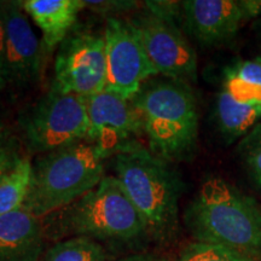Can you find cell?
<instances>
[{
	"mask_svg": "<svg viewBox=\"0 0 261 261\" xmlns=\"http://www.w3.org/2000/svg\"><path fill=\"white\" fill-rule=\"evenodd\" d=\"M32 173L31 159L22 156L14 167L0 179V217L24 205L31 188Z\"/></svg>",
	"mask_w": 261,
	"mask_h": 261,
	"instance_id": "e0dca14e",
	"label": "cell"
},
{
	"mask_svg": "<svg viewBox=\"0 0 261 261\" xmlns=\"http://www.w3.org/2000/svg\"><path fill=\"white\" fill-rule=\"evenodd\" d=\"M107 56V90L132 99L142 85L155 76L136 28L129 21L109 17L104 28Z\"/></svg>",
	"mask_w": 261,
	"mask_h": 261,
	"instance_id": "ba28073f",
	"label": "cell"
},
{
	"mask_svg": "<svg viewBox=\"0 0 261 261\" xmlns=\"http://www.w3.org/2000/svg\"><path fill=\"white\" fill-rule=\"evenodd\" d=\"M117 261H163L161 257L151 253H138V254H132V255H128L126 257H122V259Z\"/></svg>",
	"mask_w": 261,
	"mask_h": 261,
	"instance_id": "d4e9b609",
	"label": "cell"
},
{
	"mask_svg": "<svg viewBox=\"0 0 261 261\" xmlns=\"http://www.w3.org/2000/svg\"><path fill=\"white\" fill-rule=\"evenodd\" d=\"M132 103L142 119L149 150L166 162L194 156L198 142L197 100L190 85L172 79H149Z\"/></svg>",
	"mask_w": 261,
	"mask_h": 261,
	"instance_id": "3957f363",
	"label": "cell"
},
{
	"mask_svg": "<svg viewBox=\"0 0 261 261\" xmlns=\"http://www.w3.org/2000/svg\"><path fill=\"white\" fill-rule=\"evenodd\" d=\"M175 261H255L218 244L194 242L182 250Z\"/></svg>",
	"mask_w": 261,
	"mask_h": 261,
	"instance_id": "ffe728a7",
	"label": "cell"
},
{
	"mask_svg": "<svg viewBox=\"0 0 261 261\" xmlns=\"http://www.w3.org/2000/svg\"><path fill=\"white\" fill-rule=\"evenodd\" d=\"M108 80L104 34L71 32L58 46L52 85L87 98L106 90Z\"/></svg>",
	"mask_w": 261,
	"mask_h": 261,
	"instance_id": "52a82bcc",
	"label": "cell"
},
{
	"mask_svg": "<svg viewBox=\"0 0 261 261\" xmlns=\"http://www.w3.org/2000/svg\"><path fill=\"white\" fill-rule=\"evenodd\" d=\"M238 154L249 177L261 188V121L241 139Z\"/></svg>",
	"mask_w": 261,
	"mask_h": 261,
	"instance_id": "d6986e66",
	"label": "cell"
},
{
	"mask_svg": "<svg viewBox=\"0 0 261 261\" xmlns=\"http://www.w3.org/2000/svg\"><path fill=\"white\" fill-rule=\"evenodd\" d=\"M22 8L42 33V51L51 52L73 32L84 0H24Z\"/></svg>",
	"mask_w": 261,
	"mask_h": 261,
	"instance_id": "5bb4252c",
	"label": "cell"
},
{
	"mask_svg": "<svg viewBox=\"0 0 261 261\" xmlns=\"http://www.w3.org/2000/svg\"><path fill=\"white\" fill-rule=\"evenodd\" d=\"M144 6L149 14L162 21L178 25L182 23V2H145Z\"/></svg>",
	"mask_w": 261,
	"mask_h": 261,
	"instance_id": "7402d4cb",
	"label": "cell"
},
{
	"mask_svg": "<svg viewBox=\"0 0 261 261\" xmlns=\"http://www.w3.org/2000/svg\"><path fill=\"white\" fill-rule=\"evenodd\" d=\"M115 177L144 220L148 234L160 242L172 240L179 226L182 182L178 173L138 140L112 158Z\"/></svg>",
	"mask_w": 261,
	"mask_h": 261,
	"instance_id": "7a4b0ae2",
	"label": "cell"
},
{
	"mask_svg": "<svg viewBox=\"0 0 261 261\" xmlns=\"http://www.w3.org/2000/svg\"><path fill=\"white\" fill-rule=\"evenodd\" d=\"M196 242L218 244L261 261V210L220 177L202 182L184 214Z\"/></svg>",
	"mask_w": 261,
	"mask_h": 261,
	"instance_id": "6da1fadb",
	"label": "cell"
},
{
	"mask_svg": "<svg viewBox=\"0 0 261 261\" xmlns=\"http://www.w3.org/2000/svg\"><path fill=\"white\" fill-rule=\"evenodd\" d=\"M102 244L87 237H71L61 241L41 254L39 261H107Z\"/></svg>",
	"mask_w": 261,
	"mask_h": 261,
	"instance_id": "ac0fdd59",
	"label": "cell"
},
{
	"mask_svg": "<svg viewBox=\"0 0 261 261\" xmlns=\"http://www.w3.org/2000/svg\"><path fill=\"white\" fill-rule=\"evenodd\" d=\"M253 18L248 0L182 2V24L204 46L230 41L244 22Z\"/></svg>",
	"mask_w": 261,
	"mask_h": 261,
	"instance_id": "7c38bea8",
	"label": "cell"
},
{
	"mask_svg": "<svg viewBox=\"0 0 261 261\" xmlns=\"http://www.w3.org/2000/svg\"><path fill=\"white\" fill-rule=\"evenodd\" d=\"M215 119L221 136L233 142L243 138L261 121V106L240 102L221 89L215 104Z\"/></svg>",
	"mask_w": 261,
	"mask_h": 261,
	"instance_id": "9a60e30c",
	"label": "cell"
},
{
	"mask_svg": "<svg viewBox=\"0 0 261 261\" xmlns=\"http://www.w3.org/2000/svg\"><path fill=\"white\" fill-rule=\"evenodd\" d=\"M28 150L44 155L89 138V115L85 98L67 93L51 85L19 119Z\"/></svg>",
	"mask_w": 261,
	"mask_h": 261,
	"instance_id": "8992f818",
	"label": "cell"
},
{
	"mask_svg": "<svg viewBox=\"0 0 261 261\" xmlns=\"http://www.w3.org/2000/svg\"><path fill=\"white\" fill-rule=\"evenodd\" d=\"M44 230L25 205L0 217V261H39Z\"/></svg>",
	"mask_w": 261,
	"mask_h": 261,
	"instance_id": "4fadbf2b",
	"label": "cell"
},
{
	"mask_svg": "<svg viewBox=\"0 0 261 261\" xmlns=\"http://www.w3.org/2000/svg\"><path fill=\"white\" fill-rule=\"evenodd\" d=\"M6 138H9V133L8 130H6L5 123L3 122L2 119H0V142H3V140Z\"/></svg>",
	"mask_w": 261,
	"mask_h": 261,
	"instance_id": "484cf974",
	"label": "cell"
},
{
	"mask_svg": "<svg viewBox=\"0 0 261 261\" xmlns=\"http://www.w3.org/2000/svg\"><path fill=\"white\" fill-rule=\"evenodd\" d=\"M136 28L156 75L190 84L197 80V56L178 25L148 11L128 19Z\"/></svg>",
	"mask_w": 261,
	"mask_h": 261,
	"instance_id": "9c48e42d",
	"label": "cell"
},
{
	"mask_svg": "<svg viewBox=\"0 0 261 261\" xmlns=\"http://www.w3.org/2000/svg\"><path fill=\"white\" fill-rule=\"evenodd\" d=\"M0 4L4 14L6 84L25 86L34 83L40 74L42 45L21 2H0Z\"/></svg>",
	"mask_w": 261,
	"mask_h": 261,
	"instance_id": "8fae6325",
	"label": "cell"
},
{
	"mask_svg": "<svg viewBox=\"0 0 261 261\" xmlns=\"http://www.w3.org/2000/svg\"><path fill=\"white\" fill-rule=\"evenodd\" d=\"M89 115V142L99 145L110 155L116 154L122 146L136 142L143 133L142 119L132 99L113 91L85 98Z\"/></svg>",
	"mask_w": 261,
	"mask_h": 261,
	"instance_id": "30bf717a",
	"label": "cell"
},
{
	"mask_svg": "<svg viewBox=\"0 0 261 261\" xmlns=\"http://www.w3.org/2000/svg\"><path fill=\"white\" fill-rule=\"evenodd\" d=\"M61 233L93 241L128 243L148 234L145 223L115 175L68 205L58 217Z\"/></svg>",
	"mask_w": 261,
	"mask_h": 261,
	"instance_id": "5b68a950",
	"label": "cell"
},
{
	"mask_svg": "<svg viewBox=\"0 0 261 261\" xmlns=\"http://www.w3.org/2000/svg\"><path fill=\"white\" fill-rule=\"evenodd\" d=\"M22 156L14 139L6 138L0 142V179L11 169Z\"/></svg>",
	"mask_w": 261,
	"mask_h": 261,
	"instance_id": "603a6c76",
	"label": "cell"
},
{
	"mask_svg": "<svg viewBox=\"0 0 261 261\" xmlns=\"http://www.w3.org/2000/svg\"><path fill=\"white\" fill-rule=\"evenodd\" d=\"M112 155L89 140L40 155L33 163L32 182L24 205L38 218L64 210L93 190Z\"/></svg>",
	"mask_w": 261,
	"mask_h": 261,
	"instance_id": "277c9868",
	"label": "cell"
},
{
	"mask_svg": "<svg viewBox=\"0 0 261 261\" xmlns=\"http://www.w3.org/2000/svg\"><path fill=\"white\" fill-rule=\"evenodd\" d=\"M138 4L139 3L129 2V0H99V2L84 0L85 9H90L91 11L106 16L107 18L119 17L117 15L132 11L137 6H139Z\"/></svg>",
	"mask_w": 261,
	"mask_h": 261,
	"instance_id": "44dd1931",
	"label": "cell"
},
{
	"mask_svg": "<svg viewBox=\"0 0 261 261\" xmlns=\"http://www.w3.org/2000/svg\"><path fill=\"white\" fill-rule=\"evenodd\" d=\"M5 85V27L4 14H3V8L0 4V89Z\"/></svg>",
	"mask_w": 261,
	"mask_h": 261,
	"instance_id": "cb8c5ba5",
	"label": "cell"
},
{
	"mask_svg": "<svg viewBox=\"0 0 261 261\" xmlns=\"http://www.w3.org/2000/svg\"><path fill=\"white\" fill-rule=\"evenodd\" d=\"M223 89L240 102L261 106V58L238 62L226 69Z\"/></svg>",
	"mask_w": 261,
	"mask_h": 261,
	"instance_id": "2e32d148",
	"label": "cell"
}]
</instances>
